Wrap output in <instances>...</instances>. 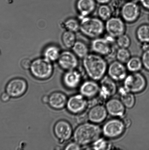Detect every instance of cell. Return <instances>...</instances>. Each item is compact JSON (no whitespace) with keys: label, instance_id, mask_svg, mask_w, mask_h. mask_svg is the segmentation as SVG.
Instances as JSON below:
<instances>
[{"label":"cell","instance_id":"6da1fadb","mask_svg":"<svg viewBox=\"0 0 149 150\" xmlns=\"http://www.w3.org/2000/svg\"><path fill=\"white\" fill-rule=\"evenodd\" d=\"M82 59L83 69L90 79L100 80L105 76L108 64L105 57L94 52L90 53Z\"/></svg>","mask_w":149,"mask_h":150},{"label":"cell","instance_id":"7a4b0ae2","mask_svg":"<svg viewBox=\"0 0 149 150\" xmlns=\"http://www.w3.org/2000/svg\"><path fill=\"white\" fill-rule=\"evenodd\" d=\"M102 130L98 125L87 122L80 124L73 134L74 142L81 146L92 144L100 137Z\"/></svg>","mask_w":149,"mask_h":150},{"label":"cell","instance_id":"3957f363","mask_svg":"<svg viewBox=\"0 0 149 150\" xmlns=\"http://www.w3.org/2000/svg\"><path fill=\"white\" fill-rule=\"evenodd\" d=\"M80 19V30L84 36L93 39L101 37L106 32L105 23L98 17H84Z\"/></svg>","mask_w":149,"mask_h":150},{"label":"cell","instance_id":"277c9868","mask_svg":"<svg viewBox=\"0 0 149 150\" xmlns=\"http://www.w3.org/2000/svg\"><path fill=\"white\" fill-rule=\"evenodd\" d=\"M107 36L92 39L90 48L93 52L104 57L112 55L114 52L113 43L116 42V39L108 35Z\"/></svg>","mask_w":149,"mask_h":150},{"label":"cell","instance_id":"5b68a950","mask_svg":"<svg viewBox=\"0 0 149 150\" xmlns=\"http://www.w3.org/2000/svg\"><path fill=\"white\" fill-rule=\"evenodd\" d=\"M30 70L34 77L43 79H48L52 76L53 68L52 62L43 58L32 62Z\"/></svg>","mask_w":149,"mask_h":150},{"label":"cell","instance_id":"8992f818","mask_svg":"<svg viewBox=\"0 0 149 150\" xmlns=\"http://www.w3.org/2000/svg\"><path fill=\"white\" fill-rule=\"evenodd\" d=\"M124 81L123 87L133 93L142 92L146 87V79L139 72L128 75Z\"/></svg>","mask_w":149,"mask_h":150},{"label":"cell","instance_id":"52a82bcc","mask_svg":"<svg viewBox=\"0 0 149 150\" xmlns=\"http://www.w3.org/2000/svg\"><path fill=\"white\" fill-rule=\"evenodd\" d=\"M126 127L122 120L111 119L104 125L102 133L107 139H115L120 137L125 132Z\"/></svg>","mask_w":149,"mask_h":150},{"label":"cell","instance_id":"ba28073f","mask_svg":"<svg viewBox=\"0 0 149 150\" xmlns=\"http://www.w3.org/2000/svg\"><path fill=\"white\" fill-rule=\"evenodd\" d=\"M141 12V6L139 4L133 1H128L124 3L120 17L125 23L131 24L139 20Z\"/></svg>","mask_w":149,"mask_h":150},{"label":"cell","instance_id":"9c48e42d","mask_svg":"<svg viewBox=\"0 0 149 150\" xmlns=\"http://www.w3.org/2000/svg\"><path fill=\"white\" fill-rule=\"evenodd\" d=\"M105 25L107 35L115 39L126 32V23L119 16H112L105 22Z\"/></svg>","mask_w":149,"mask_h":150},{"label":"cell","instance_id":"30bf717a","mask_svg":"<svg viewBox=\"0 0 149 150\" xmlns=\"http://www.w3.org/2000/svg\"><path fill=\"white\" fill-rule=\"evenodd\" d=\"M100 80L99 98L102 100H108L116 93L117 86L115 81L109 76H104Z\"/></svg>","mask_w":149,"mask_h":150},{"label":"cell","instance_id":"8fae6325","mask_svg":"<svg viewBox=\"0 0 149 150\" xmlns=\"http://www.w3.org/2000/svg\"><path fill=\"white\" fill-rule=\"evenodd\" d=\"M127 71L125 64L116 60L108 66L107 73L109 77L115 81H121L125 80L128 75Z\"/></svg>","mask_w":149,"mask_h":150},{"label":"cell","instance_id":"7c38bea8","mask_svg":"<svg viewBox=\"0 0 149 150\" xmlns=\"http://www.w3.org/2000/svg\"><path fill=\"white\" fill-rule=\"evenodd\" d=\"M86 98L81 94L71 97L67 101L68 110L74 114L83 112L88 107V101Z\"/></svg>","mask_w":149,"mask_h":150},{"label":"cell","instance_id":"4fadbf2b","mask_svg":"<svg viewBox=\"0 0 149 150\" xmlns=\"http://www.w3.org/2000/svg\"><path fill=\"white\" fill-rule=\"evenodd\" d=\"M27 87V82L24 79L17 78L8 82L6 87V92L10 97L17 98L24 94Z\"/></svg>","mask_w":149,"mask_h":150},{"label":"cell","instance_id":"5bb4252c","mask_svg":"<svg viewBox=\"0 0 149 150\" xmlns=\"http://www.w3.org/2000/svg\"><path fill=\"white\" fill-rule=\"evenodd\" d=\"M58 61L61 68L67 71L76 69L78 65V57L69 51L61 52Z\"/></svg>","mask_w":149,"mask_h":150},{"label":"cell","instance_id":"9a60e30c","mask_svg":"<svg viewBox=\"0 0 149 150\" xmlns=\"http://www.w3.org/2000/svg\"><path fill=\"white\" fill-rule=\"evenodd\" d=\"M54 132L57 138L61 142L68 140L73 134L72 127L68 122L61 120L55 124Z\"/></svg>","mask_w":149,"mask_h":150},{"label":"cell","instance_id":"2e32d148","mask_svg":"<svg viewBox=\"0 0 149 150\" xmlns=\"http://www.w3.org/2000/svg\"><path fill=\"white\" fill-rule=\"evenodd\" d=\"M105 107L108 114L112 117H122L125 115L126 107L121 100L118 98H111L108 100Z\"/></svg>","mask_w":149,"mask_h":150},{"label":"cell","instance_id":"e0dca14e","mask_svg":"<svg viewBox=\"0 0 149 150\" xmlns=\"http://www.w3.org/2000/svg\"><path fill=\"white\" fill-rule=\"evenodd\" d=\"M97 4L95 0H77L76 8L80 18L91 16L95 11Z\"/></svg>","mask_w":149,"mask_h":150},{"label":"cell","instance_id":"ac0fdd59","mask_svg":"<svg viewBox=\"0 0 149 150\" xmlns=\"http://www.w3.org/2000/svg\"><path fill=\"white\" fill-rule=\"evenodd\" d=\"M108 114L106 107L101 104H96L91 107L87 113V116L91 122L97 124L104 121Z\"/></svg>","mask_w":149,"mask_h":150},{"label":"cell","instance_id":"d6986e66","mask_svg":"<svg viewBox=\"0 0 149 150\" xmlns=\"http://www.w3.org/2000/svg\"><path fill=\"white\" fill-rule=\"evenodd\" d=\"M100 85L96 81L87 80L84 82L80 86V92L81 95L86 98L90 99L94 98L98 95Z\"/></svg>","mask_w":149,"mask_h":150},{"label":"cell","instance_id":"ffe728a7","mask_svg":"<svg viewBox=\"0 0 149 150\" xmlns=\"http://www.w3.org/2000/svg\"><path fill=\"white\" fill-rule=\"evenodd\" d=\"M82 75L81 73L76 69L67 71L64 74L63 81L65 86L70 89H75L81 83Z\"/></svg>","mask_w":149,"mask_h":150},{"label":"cell","instance_id":"44dd1931","mask_svg":"<svg viewBox=\"0 0 149 150\" xmlns=\"http://www.w3.org/2000/svg\"><path fill=\"white\" fill-rule=\"evenodd\" d=\"M67 101L66 96L61 92H54L49 96V104L50 107L55 109L59 110L63 108L66 105Z\"/></svg>","mask_w":149,"mask_h":150},{"label":"cell","instance_id":"7402d4cb","mask_svg":"<svg viewBox=\"0 0 149 150\" xmlns=\"http://www.w3.org/2000/svg\"><path fill=\"white\" fill-rule=\"evenodd\" d=\"M136 36L141 45H149V24L144 23L139 26L136 31Z\"/></svg>","mask_w":149,"mask_h":150},{"label":"cell","instance_id":"603a6c76","mask_svg":"<svg viewBox=\"0 0 149 150\" xmlns=\"http://www.w3.org/2000/svg\"><path fill=\"white\" fill-rule=\"evenodd\" d=\"M120 100L127 108H131L135 105L136 99L132 93L126 90L123 87L120 88L119 91Z\"/></svg>","mask_w":149,"mask_h":150},{"label":"cell","instance_id":"cb8c5ba5","mask_svg":"<svg viewBox=\"0 0 149 150\" xmlns=\"http://www.w3.org/2000/svg\"><path fill=\"white\" fill-rule=\"evenodd\" d=\"M73 52L78 58L83 59L90 53L89 47L83 41H77L72 48Z\"/></svg>","mask_w":149,"mask_h":150},{"label":"cell","instance_id":"d4e9b609","mask_svg":"<svg viewBox=\"0 0 149 150\" xmlns=\"http://www.w3.org/2000/svg\"><path fill=\"white\" fill-rule=\"evenodd\" d=\"M61 53L58 47L55 45H50L45 48L43 54L44 58L52 62L58 61Z\"/></svg>","mask_w":149,"mask_h":150},{"label":"cell","instance_id":"484cf974","mask_svg":"<svg viewBox=\"0 0 149 150\" xmlns=\"http://www.w3.org/2000/svg\"><path fill=\"white\" fill-rule=\"evenodd\" d=\"M125 64L128 71L131 73L139 72L143 68L141 57L137 56L131 57Z\"/></svg>","mask_w":149,"mask_h":150},{"label":"cell","instance_id":"4316f807","mask_svg":"<svg viewBox=\"0 0 149 150\" xmlns=\"http://www.w3.org/2000/svg\"><path fill=\"white\" fill-rule=\"evenodd\" d=\"M97 14L98 17L104 22L113 16L108 4H100L97 8Z\"/></svg>","mask_w":149,"mask_h":150},{"label":"cell","instance_id":"83f0119b","mask_svg":"<svg viewBox=\"0 0 149 150\" xmlns=\"http://www.w3.org/2000/svg\"><path fill=\"white\" fill-rule=\"evenodd\" d=\"M62 41L66 47L68 48H72L77 41L75 33L66 30L63 33Z\"/></svg>","mask_w":149,"mask_h":150},{"label":"cell","instance_id":"f1b7e54d","mask_svg":"<svg viewBox=\"0 0 149 150\" xmlns=\"http://www.w3.org/2000/svg\"><path fill=\"white\" fill-rule=\"evenodd\" d=\"M131 57L130 51L128 48H119L116 51V60L122 64H126Z\"/></svg>","mask_w":149,"mask_h":150},{"label":"cell","instance_id":"f546056e","mask_svg":"<svg viewBox=\"0 0 149 150\" xmlns=\"http://www.w3.org/2000/svg\"><path fill=\"white\" fill-rule=\"evenodd\" d=\"M64 27L66 30L76 33L80 30V21L75 18L68 19L64 23Z\"/></svg>","mask_w":149,"mask_h":150},{"label":"cell","instance_id":"4dcf8cb0","mask_svg":"<svg viewBox=\"0 0 149 150\" xmlns=\"http://www.w3.org/2000/svg\"><path fill=\"white\" fill-rule=\"evenodd\" d=\"M111 147L110 142L104 138H99L92 144V148L95 150H109Z\"/></svg>","mask_w":149,"mask_h":150},{"label":"cell","instance_id":"1f68e13d","mask_svg":"<svg viewBox=\"0 0 149 150\" xmlns=\"http://www.w3.org/2000/svg\"><path fill=\"white\" fill-rule=\"evenodd\" d=\"M124 0H111L108 4L111 10L113 16H119L124 4Z\"/></svg>","mask_w":149,"mask_h":150},{"label":"cell","instance_id":"d6a6232c","mask_svg":"<svg viewBox=\"0 0 149 150\" xmlns=\"http://www.w3.org/2000/svg\"><path fill=\"white\" fill-rule=\"evenodd\" d=\"M116 43L119 48H128L131 46V40L129 36L125 33L116 38Z\"/></svg>","mask_w":149,"mask_h":150},{"label":"cell","instance_id":"836d02e7","mask_svg":"<svg viewBox=\"0 0 149 150\" xmlns=\"http://www.w3.org/2000/svg\"><path fill=\"white\" fill-rule=\"evenodd\" d=\"M141 58L143 67L149 71V49L143 51Z\"/></svg>","mask_w":149,"mask_h":150},{"label":"cell","instance_id":"e575fe53","mask_svg":"<svg viewBox=\"0 0 149 150\" xmlns=\"http://www.w3.org/2000/svg\"><path fill=\"white\" fill-rule=\"evenodd\" d=\"M84 112H83L78 114V115L76 117L77 121L80 124L87 122V120H88L87 113V114Z\"/></svg>","mask_w":149,"mask_h":150},{"label":"cell","instance_id":"d590c367","mask_svg":"<svg viewBox=\"0 0 149 150\" xmlns=\"http://www.w3.org/2000/svg\"><path fill=\"white\" fill-rule=\"evenodd\" d=\"M81 149V145L75 142L68 144L65 149L66 150H78Z\"/></svg>","mask_w":149,"mask_h":150},{"label":"cell","instance_id":"8d00e7d4","mask_svg":"<svg viewBox=\"0 0 149 150\" xmlns=\"http://www.w3.org/2000/svg\"><path fill=\"white\" fill-rule=\"evenodd\" d=\"M32 62L31 60L29 59H24L21 62V66L24 69L28 70L30 69L31 66L32 64Z\"/></svg>","mask_w":149,"mask_h":150},{"label":"cell","instance_id":"74e56055","mask_svg":"<svg viewBox=\"0 0 149 150\" xmlns=\"http://www.w3.org/2000/svg\"><path fill=\"white\" fill-rule=\"evenodd\" d=\"M141 6L144 9L149 11V0H139Z\"/></svg>","mask_w":149,"mask_h":150},{"label":"cell","instance_id":"f35d334b","mask_svg":"<svg viewBox=\"0 0 149 150\" xmlns=\"http://www.w3.org/2000/svg\"><path fill=\"white\" fill-rule=\"evenodd\" d=\"M10 96L7 92H4L1 94V99L4 102H6L9 100Z\"/></svg>","mask_w":149,"mask_h":150},{"label":"cell","instance_id":"ab89813d","mask_svg":"<svg viewBox=\"0 0 149 150\" xmlns=\"http://www.w3.org/2000/svg\"><path fill=\"white\" fill-rule=\"evenodd\" d=\"M122 120L125 125L126 128L129 127V126L131 125V121L129 118L126 117V118H125L123 120Z\"/></svg>","mask_w":149,"mask_h":150},{"label":"cell","instance_id":"60d3db41","mask_svg":"<svg viewBox=\"0 0 149 150\" xmlns=\"http://www.w3.org/2000/svg\"><path fill=\"white\" fill-rule=\"evenodd\" d=\"M97 4H109L111 0H95Z\"/></svg>","mask_w":149,"mask_h":150},{"label":"cell","instance_id":"b9f144b4","mask_svg":"<svg viewBox=\"0 0 149 150\" xmlns=\"http://www.w3.org/2000/svg\"><path fill=\"white\" fill-rule=\"evenodd\" d=\"M42 101L44 103L46 104L49 103V97H48L47 96H44L42 98Z\"/></svg>","mask_w":149,"mask_h":150},{"label":"cell","instance_id":"7bdbcfd3","mask_svg":"<svg viewBox=\"0 0 149 150\" xmlns=\"http://www.w3.org/2000/svg\"><path fill=\"white\" fill-rule=\"evenodd\" d=\"M128 1H131V0H128Z\"/></svg>","mask_w":149,"mask_h":150}]
</instances>
